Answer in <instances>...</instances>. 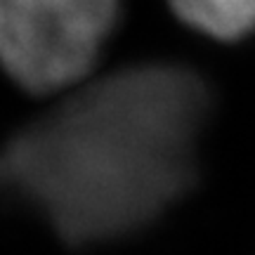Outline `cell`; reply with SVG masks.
Segmentation results:
<instances>
[{
  "label": "cell",
  "instance_id": "1",
  "mask_svg": "<svg viewBox=\"0 0 255 255\" xmlns=\"http://www.w3.org/2000/svg\"><path fill=\"white\" fill-rule=\"evenodd\" d=\"M210 102L206 78L175 62L90 81L0 144V199L69 248L132 237L196 184Z\"/></svg>",
  "mask_w": 255,
  "mask_h": 255
},
{
  "label": "cell",
  "instance_id": "2",
  "mask_svg": "<svg viewBox=\"0 0 255 255\" xmlns=\"http://www.w3.org/2000/svg\"><path fill=\"white\" fill-rule=\"evenodd\" d=\"M121 19V0H0V71L21 90L78 88Z\"/></svg>",
  "mask_w": 255,
  "mask_h": 255
},
{
  "label": "cell",
  "instance_id": "3",
  "mask_svg": "<svg viewBox=\"0 0 255 255\" xmlns=\"http://www.w3.org/2000/svg\"><path fill=\"white\" fill-rule=\"evenodd\" d=\"M173 14L213 40L234 43L255 33V0H168Z\"/></svg>",
  "mask_w": 255,
  "mask_h": 255
}]
</instances>
